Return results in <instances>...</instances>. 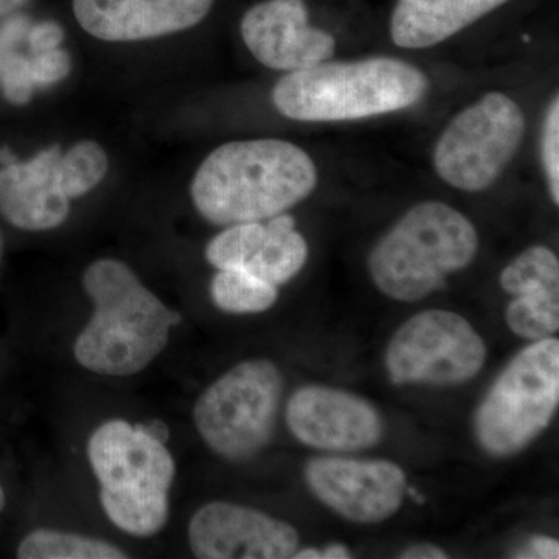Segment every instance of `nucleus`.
I'll use <instances>...</instances> for the list:
<instances>
[{
  "instance_id": "1",
  "label": "nucleus",
  "mask_w": 559,
  "mask_h": 559,
  "mask_svg": "<svg viewBox=\"0 0 559 559\" xmlns=\"http://www.w3.org/2000/svg\"><path fill=\"white\" fill-rule=\"evenodd\" d=\"M318 170L307 151L280 139L237 140L212 151L191 182V200L216 226L270 219L307 200Z\"/></svg>"
},
{
  "instance_id": "2",
  "label": "nucleus",
  "mask_w": 559,
  "mask_h": 559,
  "mask_svg": "<svg viewBox=\"0 0 559 559\" xmlns=\"http://www.w3.org/2000/svg\"><path fill=\"white\" fill-rule=\"evenodd\" d=\"M83 286L95 308L73 345L75 359L106 377H131L146 369L167 347L179 314L119 260L92 263Z\"/></svg>"
},
{
  "instance_id": "3",
  "label": "nucleus",
  "mask_w": 559,
  "mask_h": 559,
  "mask_svg": "<svg viewBox=\"0 0 559 559\" xmlns=\"http://www.w3.org/2000/svg\"><path fill=\"white\" fill-rule=\"evenodd\" d=\"M428 90V76L417 66L377 57L289 72L275 84L272 102L290 120L347 121L411 108Z\"/></svg>"
},
{
  "instance_id": "4",
  "label": "nucleus",
  "mask_w": 559,
  "mask_h": 559,
  "mask_svg": "<svg viewBox=\"0 0 559 559\" xmlns=\"http://www.w3.org/2000/svg\"><path fill=\"white\" fill-rule=\"evenodd\" d=\"M477 250L479 235L463 213L444 202H421L371 249L370 277L384 296L412 304L466 270Z\"/></svg>"
},
{
  "instance_id": "5",
  "label": "nucleus",
  "mask_w": 559,
  "mask_h": 559,
  "mask_svg": "<svg viewBox=\"0 0 559 559\" xmlns=\"http://www.w3.org/2000/svg\"><path fill=\"white\" fill-rule=\"evenodd\" d=\"M87 457L100 484L103 510L114 525L138 538L165 527L176 466L148 428L110 419L92 433Z\"/></svg>"
},
{
  "instance_id": "6",
  "label": "nucleus",
  "mask_w": 559,
  "mask_h": 559,
  "mask_svg": "<svg viewBox=\"0 0 559 559\" xmlns=\"http://www.w3.org/2000/svg\"><path fill=\"white\" fill-rule=\"evenodd\" d=\"M559 404V341L533 342L511 359L488 390L474 419L479 444L507 457L538 439Z\"/></svg>"
},
{
  "instance_id": "7",
  "label": "nucleus",
  "mask_w": 559,
  "mask_h": 559,
  "mask_svg": "<svg viewBox=\"0 0 559 559\" xmlns=\"http://www.w3.org/2000/svg\"><path fill=\"white\" fill-rule=\"evenodd\" d=\"M282 393L283 377L274 362L245 360L202 393L194 425L215 454L242 462L271 440Z\"/></svg>"
},
{
  "instance_id": "8",
  "label": "nucleus",
  "mask_w": 559,
  "mask_h": 559,
  "mask_svg": "<svg viewBox=\"0 0 559 559\" xmlns=\"http://www.w3.org/2000/svg\"><path fill=\"white\" fill-rule=\"evenodd\" d=\"M525 134L521 106L502 92H488L451 120L433 150V167L448 186L487 190L520 150Z\"/></svg>"
},
{
  "instance_id": "9",
  "label": "nucleus",
  "mask_w": 559,
  "mask_h": 559,
  "mask_svg": "<svg viewBox=\"0 0 559 559\" xmlns=\"http://www.w3.org/2000/svg\"><path fill=\"white\" fill-rule=\"evenodd\" d=\"M487 360V345L457 312L423 311L393 334L385 352L396 385H457L473 380Z\"/></svg>"
},
{
  "instance_id": "10",
  "label": "nucleus",
  "mask_w": 559,
  "mask_h": 559,
  "mask_svg": "<svg viewBox=\"0 0 559 559\" xmlns=\"http://www.w3.org/2000/svg\"><path fill=\"white\" fill-rule=\"evenodd\" d=\"M312 495L334 513L356 524H378L400 510L406 474L378 459L316 457L305 468Z\"/></svg>"
},
{
  "instance_id": "11",
  "label": "nucleus",
  "mask_w": 559,
  "mask_h": 559,
  "mask_svg": "<svg viewBox=\"0 0 559 559\" xmlns=\"http://www.w3.org/2000/svg\"><path fill=\"white\" fill-rule=\"evenodd\" d=\"M189 540L201 559H288L300 544L293 525L229 502H210L198 510Z\"/></svg>"
},
{
  "instance_id": "12",
  "label": "nucleus",
  "mask_w": 559,
  "mask_h": 559,
  "mask_svg": "<svg viewBox=\"0 0 559 559\" xmlns=\"http://www.w3.org/2000/svg\"><path fill=\"white\" fill-rule=\"evenodd\" d=\"M290 433L307 447L329 452L369 450L382 437L380 412L347 390L308 385L286 407Z\"/></svg>"
},
{
  "instance_id": "13",
  "label": "nucleus",
  "mask_w": 559,
  "mask_h": 559,
  "mask_svg": "<svg viewBox=\"0 0 559 559\" xmlns=\"http://www.w3.org/2000/svg\"><path fill=\"white\" fill-rule=\"evenodd\" d=\"M241 36L257 61L272 70L297 72L330 61L336 39L311 27L305 0H263L245 14Z\"/></svg>"
},
{
  "instance_id": "14",
  "label": "nucleus",
  "mask_w": 559,
  "mask_h": 559,
  "mask_svg": "<svg viewBox=\"0 0 559 559\" xmlns=\"http://www.w3.org/2000/svg\"><path fill=\"white\" fill-rule=\"evenodd\" d=\"M215 0H73L84 32L108 43H134L186 32L204 21Z\"/></svg>"
},
{
  "instance_id": "15",
  "label": "nucleus",
  "mask_w": 559,
  "mask_h": 559,
  "mask_svg": "<svg viewBox=\"0 0 559 559\" xmlns=\"http://www.w3.org/2000/svg\"><path fill=\"white\" fill-rule=\"evenodd\" d=\"M62 150L51 145L28 162L0 168V213L22 230H50L68 219L70 200L60 186Z\"/></svg>"
},
{
  "instance_id": "16",
  "label": "nucleus",
  "mask_w": 559,
  "mask_h": 559,
  "mask_svg": "<svg viewBox=\"0 0 559 559\" xmlns=\"http://www.w3.org/2000/svg\"><path fill=\"white\" fill-rule=\"evenodd\" d=\"M510 0H399L390 20V36L401 49L437 46Z\"/></svg>"
},
{
  "instance_id": "17",
  "label": "nucleus",
  "mask_w": 559,
  "mask_h": 559,
  "mask_svg": "<svg viewBox=\"0 0 559 559\" xmlns=\"http://www.w3.org/2000/svg\"><path fill=\"white\" fill-rule=\"evenodd\" d=\"M307 260V240L296 230V221L280 213L270 218L259 250L242 270L278 288L296 277Z\"/></svg>"
},
{
  "instance_id": "18",
  "label": "nucleus",
  "mask_w": 559,
  "mask_h": 559,
  "mask_svg": "<svg viewBox=\"0 0 559 559\" xmlns=\"http://www.w3.org/2000/svg\"><path fill=\"white\" fill-rule=\"evenodd\" d=\"M213 304L230 314H255L274 307L277 286L246 270H219L210 285Z\"/></svg>"
},
{
  "instance_id": "19",
  "label": "nucleus",
  "mask_w": 559,
  "mask_h": 559,
  "mask_svg": "<svg viewBox=\"0 0 559 559\" xmlns=\"http://www.w3.org/2000/svg\"><path fill=\"white\" fill-rule=\"evenodd\" d=\"M21 559H124L119 547L102 539L55 530H36L22 540L17 549Z\"/></svg>"
},
{
  "instance_id": "20",
  "label": "nucleus",
  "mask_w": 559,
  "mask_h": 559,
  "mask_svg": "<svg viewBox=\"0 0 559 559\" xmlns=\"http://www.w3.org/2000/svg\"><path fill=\"white\" fill-rule=\"evenodd\" d=\"M28 28L31 21L24 16L11 17L0 27V86L7 100L13 105L31 102L36 91L31 73V57L20 51Z\"/></svg>"
},
{
  "instance_id": "21",
  "label": "nucleus",
  "mask_w": 559,
  "mask_h": 559,
  "mask_svg": "<svg viewBox=\"0 0 559 559\" xmlns=\"http://www.w3.org/2000/svg\"><path fill=\"white\" fill-rule=\"evenodd\" d=\"M506 318L510 330L522 340L550 337L559 329V289L535 290L514 297Z\"/></svg>"
},
{
  "instance_id": "22",
  "label": "nucleus",
  "mask_w": 559,
  "mask_h": 559,
  "mask_svg": "<svg viewBox=\"0 0 559 559\" xmlns=\"http://www.w3.org/2000/svg\"><path fill=\"white\" fill-rule=\"evenodd\" d=\"M500 286L510 296L559 289V261L546 246H532L511 261L500 274Z\"/></svg>"
},
{
  "instance_id": "23",
  "label": "nucleus",
  "mask_w": 559,
  "mask_h": 559,
  "mask_svg": "<svg viewBox=\"0 0 559 559\" xmlns=\"http://www.w3.org/2000/svg\"><path fill=\"white\" fill-rule=\"evenodd\" d=\"M109 170L108 154L94 140H83L61 154L58 164L60 186L69 200L94 190Z\"/></svg>"
},
{
  "instance_id": "24",
  "label": "nucleus",
  "mask_w": 559,
  "mask_h": 559,
  "mask_svg": "<svg viewBox=\"0 0 559 559\" xmlns=\"http://www.w3.org/2000/svg\"><path fill=\"white\" fill-rule=\"evenodd\" d=\"M266 235V224H231L226 230L216 235L205 249V259L216 270H242L255 255L261 241Z\"/></svg>"
},
{
  "instance_id": "25",
  "label": "nucleus",
  "mask_w": 559,
  "mask_h": 559,
  "mask_svg": "<svg viewBox=\"0 0 559 559\" xmlns=\"http://www.w3.org/2000/svg\"><path fill=\"white\" fill-rule=\"evenodd\" d=\"M543 164L551 201L559 204V102L554 98L547 109L543 128Z\"/></svg>"
},
{
  "instance_id": "26",
  "label": "nucleus",
  "mask_w": 559,
  "mask_h": 559,
  "mask_svg": "<svg viewBox=\"0 0 559 559\" xmlns=\"http://www.w3.org/2000/svg\"><path fill=\"white\" fill-rule=\"evenodd\" d=\"M70 69H72V61H70L69 53L60 47L31 55V73L36 87H47L60 83L69 75Z\"/></svg>"
},
{
  "instance_id": "27",
  "label": "nucleus",
  "mask_w": 559,
  "mask_h": 559,
  "mask_svg": "<svg viewBox=\"0 0 559 559\" xmlns=\"http://www.w3.org/2000/svg\"><path fill=\"white\" fill-rule=\"evenodd\" d=\"M25 39L32 53H40V51L58 49L64 40V31L57 22H40V24L31 25Z\"/></svg>"
},
{
  "instance_id": "28",
  "label": "nucleus",
  "mask_w": 559,
  "mask_h": 559,
  "mask_svg": "<svg viewBox=\"0 0 559 559\" xmlns=\"http://www.w3.org/2000/svg\"><path fill=\"white\" fill-rule=\"evenodd\" d=\"M518 558H540L558 559L559 544L557 539L547 538V536H535L528 540V546L516 555Z\"/></svg>"
},
{
  "instance_id": "29",
  "label": "nucleus",
  "mask_w": 559,
  "mask_h": 559,
  "mask_svg": "<svg viewBox=\"0 0 559 559\" xmlns=\"http://www.w3.org/2000/svg\"><path fill=\"white\" fill-rule=\"evenodd\" d=\"M404 559H447L448 555L433 544H415L400 555Z\"/></svg>"
},
{
  "instance_id": "30",
  "label": "nucleus",
  "mask_w": 559,
  "mask_h": 559,
  "mask_svg": "<svg viewBox=\"0 0 559 559\" xmlns=\"http://www.w3.org/2000/svg\"><path fill=\"white\" fill-rule=\"evenodd\" d=\"M352 558V554L347 547L342 544H331L325 549L320 550V559H348Z\"/></svg>"
},
{
  "instance_id": "31",
  "label": "nucleus",
  "mask_w": 559,
  "mask_h": 559,
  "mask_svg": "<svg viewBox=\"0 0 559 559\" xmlns=\"http://www.w3.org/2000/svg\"><path fill=\"white\" fill-rule=\"evenodd\" d=\"M25 0H0V17L7 16L11 11L24 5Z\"/></svg>"
},
{
  "instance_id": "32",
  "label": "nucleus",
  "mask_w": 559,
  "mask_h": 559,
  "mask_svg": "<svg viewBox=\"0 0 559 559\" xmlns=\"http://www.w3.org/2000/svg\"><path fill=\"white\" fill-rule=\"evenodd\" d=\"M3 507H5V495H3V488L0 485V511L3 510Z\"/></svg>"
},
{
  "instance_id": "33",
  "label": "nucleus",
  "mask_w": 559,
  "mask_h": 559,
  "mask_svg": "<svg viewBox=\"0 0 559 559\" xmlns=\"http://www.w3.org/2000/svg\"><path fill=\"white\" fill-rule=\"evenodd\" d=\"M0 249H2V240H0Z\"/></svg>"
}]
</instances>
